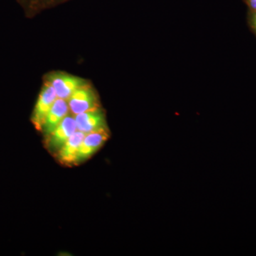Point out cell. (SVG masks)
Returning a JSON list of instances; mask_svg holds the SVG:
<instances>
[{"mask_svg": "<svg viewBox=\"0 0 256 256\" xmlns=\"http://www.w3.org/2000/svg\"><path fill=\"white\" fill-rule=\"evenodd\" d=\"M249 10L256 11V0H244Z\"/></svg>", "mask_w": 256, "mask_h": 256, "instance_id": "obj_11", "label": "cell"}, {"mask_svg": "<svg viewBox=\"0 0 256 256\" xmlns=\"http://www.w3.org/2000/svg\"><path fill=\"white\" fill-rule=\"evenodd\" d=\"M86 134L77 130L70 136L66 142L56 152L57 158L60 162L67 165L75 164L76 156Z\"/></svg>", "mask_w": 256, "mask_h": 256, "instance_id": "obj_8", "label": "cell"}, {"mask_svg": "<svg viewBox=\"0 0 256 256\" xmlns=\"http://www.w3.org/2000/svg\"><path fill=\"white\" fill-rule=\"evenodd\" d=\"M74 116L77 130L85 134L109 130L105 112L101 107Z\"/></svg>", "mask_w": 256, "mask_h": 256, "instance_id": "obj_4", "label": "cell"}, {"mask_svg": "<svg viewBox=\"0 0 256 256\" xmlns=\"http://www.w3.org/2000/svg\"><path fill=\"white\" fill-rule=\"evenodd\" d=\"M69 111L68 101L58 98L48 111L42 127V131L44 133L46 137L58 127V124L69 114Z\"/></svg>", "mask_w": 256, "mask_h": 256, "instance_id": "obj_7", "label": "cell"}, {"mask_svg": "<svg viewBox=\"0 0 256 256\" xmlns=\"http://www.w3.org/2000/svg\"><path fill=\"white\" fill-rule=\"evenodd\" d=\"M44 80L54 88L58 98L68 100L79 88L88 84V80L64 72H52L46 74Z\"/></svg>", "mask_w": 256, "mask_h": 256, "instance_id": "obj_1", "label": "cell"}, {"mask_svg": "<svg viewBox=\"0 0 256 256\" xmlns=\"http://www.w3.org/2000/svg\"><path fill=\"white\" fill-rule=\"evenodd\" d=\"M26 14L34 16L41 14L42 12L56 8L72 0H20Z\"/></svg>", "mask_w": 256, "mask_h": 256, "instance_id": "obj_9", "label": "cell"}, {"mask_svg": "<svg viewBox=\"0 0 256 256\" xmlns=\"http://www.w3.org/2000/svg\"><path fill=\"white\" fill-rule=\"evenodd\" d=\"M67 101L74 116L100 108L98 96L90 82L77 89Z\"/></svg>", "mask_w": 256, "mask_h": 256, "instance_id": "obj_2", "label": "cell"}, {"mask_svg": "<svg viewBox=\"0 0 256 256\" xmlns=\"http://www.w3.org/2000/svg\"><path fill=\"white\" fill-rule=\"evenodd\" d=\"M110 136L109 130L86 134L76 156L75 164L84 162L105 144Z\"/></svg>", "mask_w": 256, "mask_h": 256, "instance_id": "obj_6", "label": "cell"}, {"mask_svg": "<svg viewBox=\"0 0 256 256\" xmlns=\"http://www.w3.org/2000/svg\"><path fill=\"white\" fill-rule=\"evenodd\" d=\"M248 22L249 26L256 36V11L249 10Z\"/></svg>", "mask_w": 256, "mask_h": 256, "instance_id": "obj_10", "label": "cell"}, {"mask_svg": "<svg viewBox=\"0 0 256 256\" xmlns=\"http://www.w3.org/2000/svg\"><path fill=\"white\" fill-rule=\"evenodd\" d=\"M57 98L58 97L54 88L50 82L44 80V84L38 94L32 116V124L38 130L42 131L47 114Z\"/></svg>", "mask_w": 256, "mask_h": 256, "instance_id": "obj_3", "label": "cell"}, {"mask_svg": "<svg viewBox=\"0 0 256 256\" xmlns=\"http://www.w3.org/2000/svg\"><path fill=\"white\" fill-rule=\"evenodd\" d=\"M76 130L75 116L68 114L58 127L46 137L47 148L50 151L57 152Z\"/></svg>", "mask_w": 256, "mask_h": 256, "instance_id": "obj_5", "label": "cell"}]
</instances>
